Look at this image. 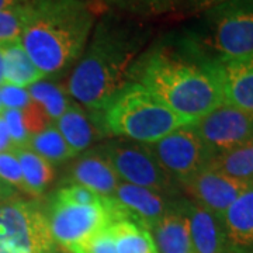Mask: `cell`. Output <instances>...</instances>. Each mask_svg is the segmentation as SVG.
I'll use <instances>...</instances> for the list:
<instances>
[{
  "instance_id": "1",
  "label": "cell",
  "mask_w": 253,
  "mask_h": 253,
  "mask_svg": "<svg viewBox=\"0 0 253 253\" xmlns=\"http://www.w3.org/2000/svg\"><path fill=\"white\" fill-rule=\"evenodd\" d=\"M129 83L145 87L193 121L225 103L219 63L210 59L184 30L146 46L131 69Z\"/></svg>"
},
{
  "instance_id": "2",
  "label": "cell",
  "mask_w": 253,
  "mask_h": 253,
  "mask_svg": "<svg viewBox=\"0 0 253 253\" xmlns=\"http://www.w3.org/2000/svg\"><path fill=\"white\" fill-rule=\"evenodd\" d=\"M152 28L141 18L103 11L68 81V91L83 107L101 111L129 83L131 69L149 45Z\"/></svg>"
},
{
  "instance_id": "3",
  "label": "cell",
  "mask_w": 253,
  "mask_h": 253,
  "mask_svg": "<svg viewBox=\"0 0 253 253\" xmlns=\"http://www.w3.org/2000/svg\"><path fill=\"white\" fill-rule=\"evenodd\" d=\"M96 20L89 0H30L20 42L45 76L56 75L81 58Z\"/></svg>"
},
{
  "instance_id": "4",
  "label": "cell",
  "mask_w": 253,
  "mask_h": 253,
  "mask_svg": "<svg viewBox=\"0 0 253 253\" xmlns=\"http://www.w3.org/2000/svg\"><path fill=\"white\" fill-rule=\"evenodd\" d=\"M106 132L141 144H152L196 121L169 109L136 83H128L100 111Z\"/></svg>"
},
{
  "instance_id": "5",
  "label": "cell",
  "mask_w": 253,
  "mask_h": 253,
  "mask_svg": "<svg viewBox=\"0 0 253 253\" xmlns=\"http://www.w3.org/2000/svg\"><path fill=\"white\" fill-rule=\"evenodd\" d=\"M200 49L215 62L253 55V0H226L199 14L184 30Z\"/></svg>"
},
{
  "instance_id": "6",
  "label": "cell",
  "mask_w": 253,
  "mask_h": 253,
  "mask_svg": "<svg viewBox=\"0 0 253 253\" xmlns=\"http://www.w3.org/2000/svg\"><path fill=\"white\" fill-rule=\"evenodd\" d=\"M46 217L55 244L75 253L126 215L114 197H104L96 204H79L55 196Z\"/></svg>"
},
{
  "instance_id": "7",
  "label": "cell",
  "mask_w": 253,
  "mask_h": 253,
  "mask_svg": "<svg viewBox=\"0 0 253 253\" xmlns=\"http://www.w3.org/2000/svg\"><path fill=\"white\" fill-rule=\"evenodd\" d=\"M46 212L37 201L13 197L0 203V253H52Z\"/></svg>"
},
{
  "instance_id": "8",
  "label": "cell",
  "mask_w": 253,
  "mask_h": 253,
  "mask_svg": "<svg viewBox=\"0 0 253 253\" xmlns=\"http://www.w3.org/2000/svg\"><path fill=\"white\" fill-rule=\"evenodd\" d=\"M120 180L154 190L169 197H179V183L173 180L156 161L148 144L116 139L99 146Z\"/></svg>"
},
{
  "instance_id": "9",
  "label": "cell",
  "mask_w": 253,
  "mask_h": 253,
  "mask_svg": "<svg viewBox=\"0 0 253 253\" xmlns=\"http://www.w3.org/2000/svg\"><path fill=\"white\" fill-rule=\"evenodd\" d=\"M151 152L173 180L183 183L201 172L211 162L212 155L201 142L191 126H183L162 139L148 144Z\"/></svg>"
},
{
  "instance_id": "10",
  "label": "cell",
  "mask_w": 253,
  "mask_h": 253,
  "mask_svg": "<svg viewBox=\"0 0 253 253\" xmlns=\"http://www.w3.org/2000/svg\"><path fill=\"white\" fill-rule=\"evenodd\" d=\"M191 128L214 158L253 141V113L224 103L199 118Z\"/></svg>"
},
{
  "instance_id": "11",
  "label": "cell",
  "mask_w": 253,
  "mask_h": 253,
  "mask_svg": "<svg viewBox=\"0 0 253 253\" xmlns=\"http://www.w3.org/2000/svg\"><path fill=\"white\" fill-rule=\"evenodd\" d=\"M249 181L231 177L207 166L183 183L181 187L189 194L191 201L221 219L226 210L248 187Z\"/></svg>"
},
{
  "instance_id": "12",
  "label": "cell",
  "mask_w": 253,
  "mask_h": 253,
  "mask_svg": "<svg viewBox=\"0 0 253 253\" xmlns=\"http://www.w3.org/2000/svg\"><path fill=\"white\" fill-rule=\"evenodd\" d=\"M113 197L123 210L126 218L144 226L148 231L154 229L169 210L173 199H176L124 181H120Z\"/></svg>"
},
{
  "instance_id": "13",
  "label": "cell",
  "mask_w": 253,
  "mask_h": 253,
  "mask_svg": "<svg viewBox=\"0 0 253 253\" xmlns=\"http://www.w3.org/2000/svg\"><path fill=\"white\" fill-rule=\"evenodd\" d=\"M228 253H253V180L221 218Z\"/></svg>"
},
{
  "instance_id": "14",
  "label": "cell",
  "mask_w": 253,
  "mask_h": 253,
  "mask_svg": "<svg viewBox=\"0 0 253 253\" xmlns=\"http://www.w3.org/2000/svg\"><path fill=\"white\" fill-rule=\"evenodd\" d=\"M72 184H81L103 197H113L120 177L99 148L87 151L71 168Z\"/></svg>"
},
{
  "instance_id": "15",
  "label": "cell",
  "mask_w": 253,
  "mask_h": 253,
  "mask_svg": "<svg viewBox=\"0 0 253 253\" xmlns=\"http://www.w3.org/2000/svg\"><path fill=\"white\" fill-rule=\"evenodd\" d=\"M189 221L191 245L196 253H226L221 219L190 199H183Z\"/></svg>"
},
{
  "instance_id": "16",
  "label": "cell",
  "mask_w": 253,
  "mask_h": 253,
  "mask_svg": "<svg viewBox=\"0 0 253 253\" xmlns=\"http://www.w3.org/2000/svg\"><path fill=\"white\" fill-rule=\"evenodd\" d=\"M224 101L253 113V55L219 63Z\"/></svg>"
},
{
  "instance_id": "17",
  "label": "cell",
  "mask_w": 253,
  "mask_h": 253,
  "mask_svg": "<svg viewBox=\"0 0 253 253\" xmlns=\"http://www.w3.org/2000/svg\"><path fill=\"white\" fill-rule=\"evenodd\" d=\"M56 128L78 155L106 134L101 117L93 120V114H86V111L75 103H71L56 120Z\"/></svg>"
},
{
  "instance_id": "18",
  "label": "cell",
  "mask_w": 253,
  "mask_h": 253,
  "mask_svg": "<svg viewBox=\"0 0 253 253\" xmlns=\"http://www.w3.org/2000/svg\"><path fill=\"white\" fill-rule=\"evenodd\" d=\"M154 232L161 253H196L190 239L183 197L173 199L166 214L154 226Z\"/></svg>"
},
{
  "instance_id": "19",
  "label": "cell",
  "mask_w": 253,
  "mask_h": 253,
  "mask_svg": "<svg viewBox=\"0 0 253 253\" xmlns=\"http://www.w3.org/2000/svg\"><path fill=\"white\" fill-rule=\"evenodd\" d=\"M0 51L3 56V76L6 84L28 87L45 78V75L30 59L20 41L1 45Z\"/></svg>"
},
{
  "instance_id": "20",
  "label": "cell",
  "mask_w": 253,
  "mask_h": 253,
  "mask_svg": "<svg viewBox=\"0 0 253 253\" xmlns=\"http://www.w3.org/2000/svg\"><path fill=\"white\" fill-rule=\"evenodd\" d=\"M14 154L21 166L24 193L31 196L42 194L46 187L54 181V165L33 152L27 146L14 149Z\"/></svg>"
},
{
  "instance_id": "21",
  "label": "cell",
  "mask_w": 253,
  "mask_h": 253,
  "mask_svg": "<svg viewBox=\"0 0 253 253\" xmlns=\"http://www.w3.org/2000/svg\"><path fill=\"white\" fill-rule=\"evenodd\" d=\"M116 253H159L151 232L128 218L116 219L110 225Z\"/></svg>"
},
{
  "instance_id": "22",
  "label": "cell",
  "mask_w": 253,
  "mask_h": 253,
  "mask_svg": "<svg viewBox=\"0 0 253 253\" xmlns=\"http://www.w3.org/2000/svg\"><path fill=\"white\" fill-rule=\"evenodd\" d=\"M208 166L239 180H253V141L215 155Z\"/></svg>"
},
{
  "instance_id": "23",
  "label": "cell",
  "mask_w": 253,
  "mask_h": 253,
  "mask_svg": "<svg viewBox=\"0 0 253 253\" xmlns=\"http://www.w3.org/2000/svg\"><path fill=\"white\" fill-rule=\"evenodd\" d=\"M103 7L136 18L161 16L183 7L184 0H97Z\"/></svg>"
},
{
  "instance_id": "24",
  "label": "cell",
  "mask_w": 253,
  "mask_h": 253,
  "mask_svg": "<svg viewBox=\"0 0 253 253\" xmlns=\"http://www.w3.org/2000/svg\"><path fill=\"white\" fill-rule=\"evenodd\" d=\"M27 148L40 155L49 163H62L76 156V152L65 141L56 126H49L45 131L30 138Z\"/></svg>"
},
{
  "instance_id": "25",
  "label": "cell",
  "mask_w": 253,
  "mask_h": 253,
  "mask_svg": "<svg viewBox=\"0 0 253 253\" xmlns=\"http://www.w3.org/2000/svg\"><path fill=\"white\" fill-rule=\"evenodd\" d=\"M27 91L31 100L40 103L54 121L61 117L65 110L69 107V101L63 94V91L59 89V86L51 82H37L28 86Z\"/></svg>"
},
{
  "instance_id": "26",
  "label": "cell",
  "mask_w": 253,
  "mask_h": 253,
  "mask_svg": "<svg viewBox=\"0 0 253 253\" xmlns=\"http://www.w3.org/2000/svg\"><path fill=\"white\" fill-rule=\"evenodd\" d=\"M27 4H18L0 10V46L20 41L26 24Z\"/></svg>"
},
{
  "instance_id": "27",
  "label": "cell",
  "mask_w": 253,
  "mask_h": 253,
  "mask_svg": "<svg viewBox=\"0 0 253 253\" xmlns=\"http://www.w3.org/2000/svg\"><path fill=\"white\" fill-rule=\"evenodd\" d=\"M21 113H23V120H24L30 138L45 131L46 128L52 126L54 124V120L49 117L45 109L40 103L33 101V100L28 103L26 109L21 110Z\"/></svg>"
},
{
  "instance_id": "28",
  "label": "cell",
  "mask_w": 253,
  "mask_h": 253,
  "mask_svg": "<svg viewBox=\"0 0 253 253\" xmlns=\"http://www.w3.org/2000/svg\"><path fill=\"white\" fill-rule=\"evenodd\" d=\"M4 120L7 129H9L10 138L14 144V148H24L30 142V135L27 132V128L23 120V113L21 110L14 109H3L0 113Z\"/></svg>"
},
{
  "instance_id": "29",
  "label": "cell",
  "mask_w": 253,
  "mask_h": 253,
  "mask_svg": "<svg viewBox=\"0 0 253 253\" xmlns=\"http://www.w3.org/2000/svg\"><path fill=\"white\" fill-rule=\"evenodd\" d=\"M0 179L6 181L11 187L24 193V180H23L21 166L14 151L0 154Z\"/></svg>"
},
{
  "instance_id": "30",
  "label": "cell",
  "mask_w": 253,
  "mask_h": 253,
  "mask_svg": "<svg viewBox=\"0 0 253 253\" xmlns=\"http://www.w3.org/2000/svg\"><path fill=\"white\" fill-rule=\"evenodd\" d=\"M0 100H1L3 109L24 110L31 101V97L28 94L27 89L4 83L0 86Z\"/></svg>"
},
{
  "instance_id": "31",
  "label": "cell",
  "mask_w": 253,
  "mask_h": 253,
  "mask_svg": "<svg viewBox=\"0 0 253 253\" xmlns=\"http://www.w3.org/2000/svg\"><path fill=\"white\" fill-rule=\"evenodd\" d=\"M55 196L62 200L79 203V204H96L104 199L103 196H100L97 193H94L90 189L81 186V184H69L66 187H62L56 191Z\"/></svg>"
},
{
  "instance_id": "32",
  "label": "cell",
  "mask_w": 253,
  "mask_h": 253,
  "mask_svg": "<svg viewBox=\"0 0 253 253\" xmlns=\"http://www.w3.org/2000/svg\"><path fill=\"white\" fill-rule=\"evenodd\" d=\"M75 253H116L114 241L110 234V226L91 238L87 244Z\"/></svg>"
},
{
  "instance_id": "33",
  "label": "cell",
  "mask_w": 253,
  "mask_h": 253,
  "mask_svg": "<svg viewBox=\"0 0 253 253\" xmlns=\"http://www.w3.org/2000/svg\"><path fill=\"white\" fill-rule=\"evenodd\" d=\"M226 0H184L183 7L186 11H189L190 14H201L206 10L211 9L214 6H217L219 3H224Z\"/></svg>"
},
{
  "instance_id": "34",
  "label": "cell",
  "mask_w": 253,
  "mask_h": 253,
  "mask_svg": "<svg viewBox=\"0 0 253 253\" xmlns=\"http://www.w3.org/2000/svg\"><path fill=\"white\" fill-rule=\"evenodd\" d=\"M14 144L11 141L9 134V129H7V126L4 123V120L0 114V154L1 152H9V151H14Z\"/></svg>"
},
{
  "instance_id": "35",
  "label": "cell",
  "mask_w": 253,
  "mask_h": 253,
  "mask_svg": "<svg viewBox=\"0 0 253 253\" xmlns=\"http://www.w3.org/2000/svg\"><path fill=\"white\" fill-rule=\"evenodd\" d=\"M16 197V189L0 179V203Z\"/></svg>"
},
{
  "instance_id": "36",
  "label": "cell",
  "mask_w": 253,
  "mask_h": 253,
  "mask_svg": "<svg viewBox=\"0 0 253 253\" xmlns=\"http://www.w3.org/2000/svg\"><path fill=\"white\" fill-rule=\"evenodd\" d=\"M30 0H0V10L9 9L13 6H18V4H26Z\"/></svg>"
},
{
  "instance_id": "37",
  "label": "cell",
  "mask_w": 253,
  "mask_h": 253,
  "mask_svg": "<svg viewBox=\"0 0 253 253\" xmlns=\"http://www.w3.org/2000/svg\"><path fill=\"white\" fill-rule=\"evenodd\" d=\"M4 84V76H3V56H1V51H0V86Z\"/></svg>"
},
{
  "instance_id": "38",
  "label": "cell",
  "mask_w": 253,
  "mask_h": 253,
  "mask_svg": "<svg viewBox=\"0 0 253 253\" xmlns=\"http://www.w3.org/2000/svg\"><path fill=\"white\" fill-rule=\"evenodd\" d=\"M3 111V104H1V100H0V113Z\"/></svg>"
}]
</instances>
